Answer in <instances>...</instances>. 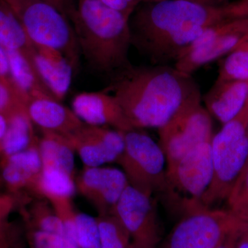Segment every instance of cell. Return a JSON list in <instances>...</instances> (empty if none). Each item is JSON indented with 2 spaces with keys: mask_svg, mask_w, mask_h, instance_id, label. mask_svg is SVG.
Masks as SVG:
<instances>
[{
  "mask_svg": "<svg viewBox=\"0 0 248 248\" xmlns=\"http://www.w3.org/2000/svg\"><path fill=\"white\" fill-rule=\"evenodd\" d=\"M19 248V246H14V247H11V248Z\"/></svg>",
  "mask_w": 248,
  "mask_h": 248,
  "instance_id": "60d3db41",
  "label": "cell"
},
{
  "mask_svg": "<svg viewBox=\"0 0 248 248\" xmlns=\"http://www.w3.org/2000/svg\"><path fill=\"white\" fill-rule=\"evenodd\" d=\"M158 244L153 242L132 240L128 248H156Z\"/></svg>",
  "mask_w": 248,
  "mask_h": 248,
  "instance_id": "f35d334b",
  "label": "cell"
},
{
  "mask_svg": "<svg viewBox=\"0 0 248 248\" xmlns=\"http://www.w3.org/2000/svg\"><path fill=\"white\" fill-rule=\"evenodd\" d=\"M104 91L116 98L133 128L158 129L200 89L192 76L173 66L132 64Z\"/></svg>",
  "mask_w": 248,
  "mask_h": 248,
  "instance_id": "7a4b0ae2",
  "label": "cell"
},
{
  "mask_svg": "<svg viewBox=\"0 0 248 248\" xmlns=\"http://www.w3.org/2000/svg\"><path fill=\"white\" fill-rule=\"evenodd\" d=\"M243 221L231 210L200 207L185 213L156 248H215Z\"/></svg>",
  "mask_w": 248,
  "mask_h": 248,
  "instance_id": "9c48e42d",
  "label": "cell"
},
{
  "mask_svg": "<svg viewBox=\"0 0 248 248\" xmlns=\"http://www.w3.org/2000/svg\"><path fill=\"white\" fill-rule=\"evenodd\" d=\"M236 228L234 231L231 232L229 234L227 235L226 238L215 248H235V231H236Z\"/></svg>",
  "mask_w": 248,
  "mask_h": 248,
  "instance_id": "74e56055",
  "label": "cell"
},
{
  "mask_svg": "<svg viewBox=\"0 0 248 248\" xmlns=\"http://www.w3.org/2000/svg\"><path fill=\"white\" fill-rule=\"evenodd\" d=\"M27 100L10 77L0 76V113L8 117L24 110Z\"/></svg>",
  "mask_w": 248,
  "mask_h": 248,
  "instance_id": "4316f807",
  "label": "cell"
},
{
  "mask_svg": "<svg viewBox=\"0 0 248 248\" xmlns=\"http://www.w3.org/2000/svg\"><path fill=\"white\" fill-rule=\"evenodd\" d=\"M235 248H248V222L243 221L235 231Z\"/></svg>",
  "mask_w": 248,
  "mask_h": 248,
  "instance_id": "836d02e7",
  "label": "cell"
},
{
  "mask_svg": "<svg viewBox=\"0 0 248 248\" xmlns=\"http://www.w3.org/2000/svg\"><path fill=\"white\" fill-rule=\"evenodd\" d=\"M65 234L79 248H99L97 217L75 210L63 224Z\"/></svg>",
  "mask_w": 248,
  "mask_h": 248,
  "instance_id": "cb8c5ba5",
  "label": "cell"
},
{
  "mask_svg": "<svg viewBox=\"0 0 248 248\" xmlns=\"http://www.w3.org/2000/svg\"><path fill=\"white\" fill-rule=\"evenodd\" d=\"M211 141L192 148L170 167L166 168L165 195L180 204L185 213L202 207L200 200L213 177Z\"/></svg>",
  "mask_w": 248,
  "mask_h": 248,
  "instance_id": "ba28073f",
  "label": "cell"
},
{
  "mask_svg": "<svg viewBox=\"0 0 248 248\" xmlns=\"http://www.w3.org/2000/svg\"><path fill=\"white\" fill-rule=\"evenodd\" d=\"M248 171V156L247 161H246V164H245L244 169H243L242 172H241V174H240L239 177H242V176L244 175V174H246V173ZM239 178H238V179H239ZM237 180H238V179H237Z\"/></svg>",
  "mask_w": 248,
  "mask_h": 248,
  "instance_id": "ab89813d",
  "label": "cell"
},
{
  "mask_svg": "<svg viewBox=\"0 0 248 248\" xmlns=\"http://www.w3.org/2000/svg\"><path fill=\"white\" fill-rule=\"evenodd\" d=\"M20 210L29 229L66 235L61 220L46 199L35 197Z\"/></svg>",
  "mask_w": 248,
  "mask_h": 248,
  "instance_id": "603a6c76",
  "label": "cell"
},
{
  "mask_svg": "<svg viewBox=\"0 0 248 248\" xmlns=\"http://www.w3.org/2000/svg\"><path fill=\"white\" fill-rule=\"evenodd\" d=\"M72 109L87 125L110 127L124 133L134 129L116 98L104 91L76 94Z\"/></svg>",
  "mask_w": 248,
  "mask_h": 248,
  "instance_id": "2e32d148",
  "label": "cell"
},
{
  "mask_svg": "<svg viewBox=\"0 0 248 248\" xmlns=\"http://www.w3.org/2000/svg\"><path fill=\"white\" fill-rule=\"evenodd\" d=\"M37 146L42 169L37 182L29 191L35 197L53 196L73 197L76 193L75 155L65 137L42 132Z\"/></svg>",
  "mask_w": 248,
  "mask_h": 248,
  "instance_id": "30bf717a",
  "label": "cell"
},
{
  "mask_svg": "<svg viewBox=\"0 0 248 248\" xmlns=\"http://www.w3.org/2000/svg\"><path fill=\"white\" fill-rule=\"evenodd\" d=\"M228 55L220 65L215 83L248 81V41Z\"/></svg>",
  "mask_w": 248,
  "mask_h": 248,
  "instance_id": "484cf974",
  "label": "cell"
},
{
  "mask_svg": "<svg viewBox=\"0 0 248 248\" xmlns=\"http://www.w3.org/2000/svg\"><path fill=\"white\" fill-rule=\"evenodd\" d=\"M26 111L34 126L42 132L67 137L84 125L73 109L52 96L42 93L27 98Z\"/></svg>",
  "mask_w": 248,
  "mask_h": 248,
  "instance_id": "9a60e30c",
  "label": "cell"
},
{
  "mask_svg": "<svg viewBox=\"0 0 248 248\" xmlns=\"http://www.w3.org/2000/svg\"><path fill=\"white\" fill-rule=\"evenodd\" d=\"M227 202L228 210L240 219L248 222V171L236 181Z\"/></svg>",
  "mask_w": 248,
  "mask_h": 248,
  "instance_id": "83f0119b",
  "label": "cell"
},
{
  "mask_svg": "<svg viewBox=\"0 0 248 248\" xmlns=\"http://www.w3.org/2000/svg\"><path fill=\"white\" fill-rule=\"evenodd\" d=\"M159 145L170 167L192 148L213 138L211 115L202 104L201 92L187 99L161 128Z\"/></svg>",
  "mask_w": 248,
  "mask_h": 248,
  "instance_id": "52a82bcc",
  "label": "cell"
},
{
  "mask_svg": "<svg viewBox=\"0 0 248 248\" xmlns=\"http://www.w3.org/2000/svg\"><path fill=\"white\" fill-rule=\"evenodd\" d=\"M8 130L7 116L0 113V155L2 151L3 143Z\"/></svg>",
  "mask_w": 248,
  "mask_h": 248,
  "instance_id": "8d00e7d4",
  "label": "cell"
},
{
  "mask_svg": "<svg viewBox=\"0 0 248 248\" xmlns=\"http://www.w3.org/2000/svg\"><path fill=\"white\" fill-rule=\"evenodd\" d=\"M27 238L31 248H79L66 235L27 228Z\"/></svg>",
  "mask_w": 248,
  "mask_h": 248,
  "instance_id": "f1b7e54d",
  "label": "cell"
},
{
  "mask_svg": "<svg viewBox=\"0 0 248 248\" xmlns=\"http://www.w3.org/2000/svg\"><path fill=\"white\" fill-rule=\"evenodd\" d=\"M129 18L99 0H78L70 21L81 57L94 73L110 79L133 64Z\"/></svg>",
  "mask_w": 248,
  "mask_h": 248,
  "instance_id": "3957f363",
  "label": "cell"
},
{
  "mask_svg": "<svg viewBox=\"0 0 248 248\" xmlns=\"http://www.w3.org/2000/svg\"><path fill=\"white\" fill-rule=\"evenodd\" d=\"M0 46L5 50L20 52L35 68V48L19 19L2 0H0Z\"/></svg>",
  "mask_w": 248,
  "mask_h": 248,
  "instance_id": "ffe728a7",
  "label": "cell"
},
{
  "mask_svg": "<svg viewBox=\"0 0 248 248\" xmlns=\"http://www.w3.org/2000/svg\"><path fill=\"white\" fill-rule=\"evenodd\" d=\"M129 185L122 169L108 166H83L76 175V192L95 209L98 215L112 213Z\"/></svg>",
  "mask_w": 248,
  "mask_h": 248,
  "instance_id": "7c38bea8",
  "label": "cell"
},
{
  "mask_svg": "<svg viewBox=\"0 0 248 248\" xmlns=\"http://www.w3.org/2000/svg\"><path fill=\"white\" fill-rule=\"evenodd\" d=\"M248 99V81L215 83L204 97L205 108L222 124L234 118Z\"/></svg>",
  "mask_w": 248,
  "mask_h": 248,
  "instance_id": "d6986e66",
  "label": "cell"
},
{
  "mask_svg": "<svg viewBox=\"0 0 248 248\" xmlns=\"http://www.w3.org/2000/svg\"><path fill=\"white\" fill-rule=\"evenodd\" d=\"M29 196L24 194L0 192V234L11 231L14 226L9 222L10 215L17 209H20L31 200Z\"/></svg>",
  "mask_w": 248,
  "mask_h": 248,
  "instance_id": "f546056e",
  "label": "cell"
},
{
  "mask_svg": "<svg viewBox=\"0 0 248 248\" xmlns=\"http://www.w3.org/2000/svg\"><path fill=\"white\" fill-rule=\"evenodd\" d=\"M7 117V133L3 143L0 160L24 151L32 146L38 138L34 132V125L26 109L15 112Z\"/></svg>",
  "mask_w": 248,
  "mask_h": 248,
  "instance_id": "7402d4cb",
  "label": "cell"
},
{
  "mask_svg": "<svg viewBox=\"0 0 248 248\" xmlns=\"http://www.w3.org/2000/svg\"><path fill=\"white\" fill-rule=\"evenodd\" d=\"M112 213L123 223L132 240L159 244V221L152 196L128 185Z\"/></svg>",
  "mask_w": 248,
  "mask_h": 248,
  "instance_id": "5bb4252c",
  "label": "cell"
},
{
  "mask_svg": "<svg viewBox=\"0 0 248 248\" xmlns=\"http://www.w3.org/2000/svg\"><path fill=\"white\" fill-rule=\"evenodd\" d=\"M2 1H6V0H2Z\"/></svg>",
  "mask_w": 248,
  "mask_h": 248,
  "instance_id": "b9f144b4",
  "label": "cell"
},
{
  "mask_svg": "<svg viewBox=\"0 0 248 248\" xmlns=\"http://www.w3.org/2000/svg\"><path fill=\"white\" fill-rule=\"evenodd\" d=\"M84 166H102L116 162L123 152L124 132L107 126L85 124L65 137Z\"/></svg>",
  "mask_w": 248,
  "mask_h": 248,
  "instance_id": "4fadbf2b",
  "label": "cell"
},
{
  "mask_svg": "<svg viewBox=\"0 0 248 248\" xmlns=\"http://www.w3.org/2000/svg\"><path fill=\"white\" fill-rule=\"evenodd\" d=\"M44 2L51 5L66 17L71 19L76 12L78 0H41Z\"/></svg>",
  "mask_w": 248,
  "mask_h": 248,
  "instance_id": "d6a6232c",
  "label": "cell"
},
{
  "mask_svg": "<svg viewBox=\"0 0 248 248\" xmlns=\"http://www.w3.org/2000/svg\"><path fill=\"white\" fill-rule=\"evenodd\" d=\"M104 4L130 17L135 9L145 0H99Z\"/></svg>",
  "mask_w": 248,
  "mask_h": 248,
  "instance_id": "1f68e13d",
  "label": "cell"
},
{
  "mask_svg": "<svg viewBox=\"0 0 248 248\" xmlns=\"http://www.w3.org/2000/svg\"><path fill=\"white\" fill-rule=\"evenodd\" d=\"M35 48V66L39 76L53 97L62 102L71 86L75 73L71 63L55 49L32 45Z\"/></svg>",
  "mask_w": 248,
  "mask_h": 248,
  "instance_id": "ac0fdd59",
  "label": "cell"
},
{
  "mask_svg": "<svg viewBox=\"0 0 248 248\" xmlns=\"http://www.w3.org/2000/svg\"><path fill=\"white\" fill-rule=\"evenodd\" d=\"M228 20L223 7L182 0L139 5L129 18L131 46L155 66H174L207 28Z\"/></svg>",
  "mask_w": 248,
  "mask_h": 248,
  "instance_id": "6da1fadb",
  "label": "cell"
},
{
  "mask_svg": "<svg viewBox=\"0 0 248 248\" xmlns=\"http://www.w3.org/2000/svg\"><path fill=\"white\" fill-rule=\"evenodd\" d=\"M4 2L19 19L32 45L58 50L69 61L76 74L81 53L74 28L68 17L41 0H6Z\"/></svg>",
  "mask_w": 248,
  "mask_h": 248,
  "instance_id": "5b68a950",
  "label": "cell"
},
{
  "mask_svg": "<svg viewBox=\"0 0 248 248\" xmlns=\"http://www.w3.org/2000/svg\"><path fill=\"white\" fill-rule=\"evenodd\" d=\"M37 140L24 151L0 160V185L5 192L17 195L29 192L37 182L42 169Z\"/></svg>",
  "mask_w": 248,
  "mask_h": 248,
  "instance_id": "e0dca14e",
  "label": "cell"
},
{
  "mask_svg": "<svg viewBox=\"0 0 248 248\" xmlns=\"http://www.w3.org/2000/svg\"><path fill=\"white\" fill-rule=\"evenodd\" d=\"M159 1H162V0H145L144 2ZM182 1H190L195 4L203 5V6H211V7H223L230 3L229 0H182Z\"/></svg>",
  "mask_w": 248,
  "mask_h": 248,
  "instance_id": "e575fe53",
  "label": "cell"
},
{
  "mask_svg": "<svg viewBox=\"0 0 248 248\" xmlns=\"http://www.w3.org/2000/svg\"><path fill=\"white\" fill-rule=\"evenodd\" d=\"M248 41V18L228 19L207 28L174 64L192 76L201 67L215 61Z\"/></svg>",
  "mask_w": 248,
  "mask_h": 248,
  "instance_id": "8fae6325",
  "label": "cell"
},
{
  "mask_svg": "<svg viewBox=\"0 0 248 248\" xmlns=\"http://www.w3.org/2000/svg\"><path fill=\"white\" fill-rule=\"evenodd\" d=\"M124 148L116 161L125 174L129 185L152 196L166 190V158L159 143L143 131L124 132Z\"/></svg>",
  "mask_w": 248,
  "mask_h": 248,
  "instance_id": "8992f818",
  "label": "cell"
},
{
  "mask_svg": "<svg viewBox=\"0 0 248 248\" xmlns=\"http://www.w3.org/2000/svg\"><path fill=\"white\" fill-rule=\"evenodd\" d=\"M214 173L200 205L211 208L227 200L248 156V99L241 112L223 124L211 141Z\"/></svg>",
  "mask_w": 248,
  "mask_h": 248,
  "instance_id": "277c9868",
  "label": "cell"
},
{
  "mask_svg": "<svg viewBox=\"0 0 248 248\" xmlns=\"http://www.w3.org/2000/svg\"><path fill=\"white\" fill-rule=\"evenodd\" d=\"M6 50L9 59L10 78L27 98L38 93L53 97L25 55L17 50Z\"/></svg>",
  "mask_w": 248,
  "mask_h": 248,
  "instance_id": "44dd1931",
  "label": "cell"
},
{
  "mask_svg": "<svg viewBox=\"0 0 248 248\" xmlns=\"http://www.w3.org/2000/svg\"><path fill=\"white\" fill-rule=\"evenodd\" d=\"M99 248H128L131 235L115 214L98 215Z\"/></svg>",
  "mask_w": 248,
  "mask_h": 248,
  "instance_id": "d4e9b609",
  "label": "cell"
},
{
  "mask_svg": "<svg viewBox=\"0 0 248 248\" xmlns=\"http://www.w3.org/2000/svg\"><path fill=\"white\" fill-rule=\"evenodd\" d=\"M0 76H9V63L6 50L0 46Z\"/></svg>",
  "mask_w": 248,
  "mask_h": 248,
  "instance_id": "d590c367",
  "label": "cell"
},
{
  "mask_svg": "<svg viewBox=\"0 0 248 248\" xmlns=\"http://www.w3.org/2000/svg\"><path fill=\"white\" fill-rule=\"evenodd\" d=\"M227 19L248 18V0H236L223 6Z\"/></svg>",
  "mask_w": 248,
  "mask_h": 248,
  "instance_id": "4dcf8cb0",
  "label": "cell"
}]
</instances>
